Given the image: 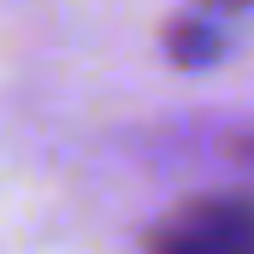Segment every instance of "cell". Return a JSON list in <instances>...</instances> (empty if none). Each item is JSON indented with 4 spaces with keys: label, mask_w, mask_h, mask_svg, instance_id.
<instances>
[{
    "label": "cell",
    "mask_w": 254,
    "mask_h": 254,
    "mask_svg": "<svg viewBox=\"0 0 254 254\" xmlns=\"http://www.w3.org/2000/svg\"><path fill=\"white\" fill-rule=\"evenodd\" d=\"M148 254H254V201L225 190L190 195L154 225Z\"/></svg>",
    "instance_id": "obj_1"
},
{
    "label": "cell",
    "mask_w": 254,
    "mask_h": 254,
    "mask_svg": "<svg viewBox=\"0 0 254 254\" xmlns=\"http://www.w3.org/2000/svg\"><path fill=\"white\" fill-rule=\"evenodd\" d=\"M201 6H219V12H243V6H254V0H201Z\"/></svg>",
    "instance_id": "obj_2"
}]
</instances>
